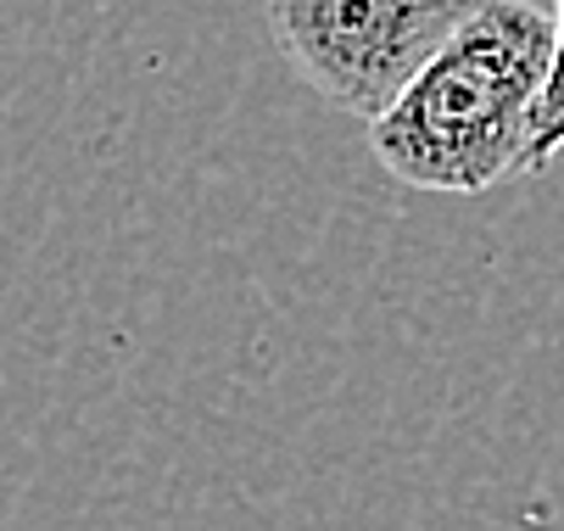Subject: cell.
Wrapping results in <instances>:
<instances>
[{
    "label": "cell",
    "mask_w": 564,
    "mask_h": 531,
    "mask_svg": "<svg viewBox=\"0 0 564 531\" xmlns=\"http://www.w3.org/2000/svg\"><path fill=\"white\" fill-rule=\"evenodd\" d=\"M487 0H269V34L302 85L375 123Z\"/></svg>",
    "instance_id": "7a4b0ae2"
},
{
    "label": "cell",
    "mask_w": 564,
    "mask_h": 531,
    "mask_svg": "<svg viewBox=\"0 0 564 531\" xmlns=\"http://www.w3.org/2000/svg\"><path fill=\"white\" fill-rule=\"evenodd\" d=\"M553 73H547V90H542V107H536V129H531V145H525V163L520 174H542L558 151H564V0H553Z\"/></svg>",
    "instance_id": "3957f363"
},
{
    "label": "cell",
    "mask_w": 564,
    "mask_h": 531,
    "mask_svg": "<svg viewBox=\"0 0 564 531\" xmlns=\"http://www.w3.org/2000/svg\"><path fill=\"white\" fill-rule=\"evenodd\" d=\"M553 45V12L531 0H487L369 123L380 169L442 196H480L520 174Z\"/></svg>",
    "instance_id": "6da1fadb"
}]
</instances>
